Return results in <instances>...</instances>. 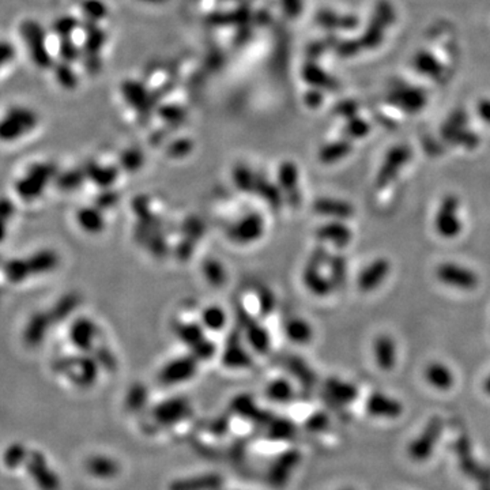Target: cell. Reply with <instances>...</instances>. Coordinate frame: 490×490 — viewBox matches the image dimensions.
Segmentation results:
<instances>
[{
	"instance_id": "10",
	"label": "cell",
	"mask_w": 490,
	"mask_h": 490,
	"mask_svg": "<svg viewBox=\"0 0 490 490\" xmlns=\"http://www.w3.org/2000/svg\"><path fill=\"white\" fill-rule=\"evenodd\" d=\"M237 316L244 329L245 339L249 346L260 354H265L271 346V339L267 329L260 326L252 316H249L244 309H239Z\"/></svg>"
},
{
	"instance_id": "6",
	"label": "cell",
	"mask_w": 490,
	"mask_h": 490,
	"mask_svg": "<svg viewBox=\"0 0 490 490\" xmlns=\"http://www.w3.org/2000/svg\"><path fill=\"white\" fill-rule=\"evenodd\" d=\"M436 277L441 284L459 290H474L479 282L478 275L472 270L448 262L437 265Z\"/></svg>"
},
{
	"instance_id": "61",
	"label": "cell",
	"mask_w": 490,
	"mask_h": 490,
	"mask_svg": "<svg viewBox=\"0 0 490 490\" xmlns=\"http://www.w3.org/2000/svg\"><path fill=\"white\" fill-rule=\"evenodd\" d=\"M4 233H6V226H4L3 218H0V241H1V239L4 237Z\"/></svg>"
},
{
	"instance_id": "59",
	"label": "cell",
	"mask_w": 490,
	"mask_h": 490,
	"mask_svg": "<svg viewBox=\"0 0 490 490\" xmlns=\"http://www.w3.org/2000/svg\"><path fill=\"white\" fill-rule=\"evenodd\" d=\"M322 102V94L318 90L306 93V103L308 106H318Z\"/></svg>"
},
{
	"instance_id": "38",
	"label": "cell",
	"mask_w": 490,
	"mask_h": 490,
	"mask_svg": "<svg viewBox=\"0 0 490 490\" xmlns=\"http://www.w3.org/2000/svg\"><path fill=\"white\" fill-rule=\"evenodd\" d=\"M82 11L92 22H99L108 15V7L102 0H82Z\"/></svg>"
},
{
	"instance_id": "1",
	"label": "cell",
	"mask_w": 490,
	"mask_h": 490,
	"mask_svg": "<svg viewBox=\"0 0 490 490\" xmlns=\"http://www.w3.org/2000/svg\"><path fill=\"white\" fill-rule=\"evenodd\" d=\"M39 124L34 111L25 106L10 108L0 119V141L13 142L32 132Z\"/></svg>"
},
{
	"instance_id": "55",
	"label": "cell",
	"mask_w": 490,
	"mask_h": 490,
	"mask_svg": "<svg viewBox=\"0 0 490 490\" xmlns=\"http://www.w3.org/2000/svg\"><path fill=\"white\" fill-rule=\"evenodd\" d=\"M270 394L274 398H284V399H286L290 395V387H289L287 383H285V380L284 382L282 380H277L275 383L271 384Z\"/></svg>"
},
{
	"instance_id": "51",
	"label": "cell",
	"mask_w": 490,
	"mask_h": 490,
	"mask_svg": "<svg viewBox=\"0 0 490 490\" xmlns=\"http://www.w3.org/2000/svg\"><path fill=\"white\" fill-rule=\"evenodd\" d=\"M275 306V299L274 294L268 289H262L259 293V308L263 315H268L270 312L274 310Z\"/></svg>"
},
{
	"instance_id": "30",
	"label": "cell",
	"mask_w": 490,
	"mask_h": 490,
	"mask_svg": "<svg viewBox=\"0 0 490 490\" xmlns=\"http://www.w3.org/2000/svg\"><path fill=\"white\" fill-rule=\"evenodd\" d=\"M203 328L204 327L196 323H179L175 327V332L184 345H187L189 348H194L206 338Z\"/></svg>"
},
{
	"instance_id": "17",
	"label": "cell",
	"mask_w": 490,
	"mask_h": 490,
	"mask_svg": "<svg viewBox=\"0 0 490 490\" xmlns=\"http://www.w3.org/2000/svg\"><path fill=\"white\" fill-rule=\"evenodd\" d=\"M196 358L194 356L179 357L168 363L163 369V380L165 383H182L183 380L189 379L196 369Z\"/></svg>"
},
{
	"instance_id": "2",
	"label": "cell",
	"mask_w": 490,
	"mask_h": 490,
	"mask_svg": "<svg viewBox=\"0 0 490 490\" xmlns=\"http://www.w3.org/2000/svg\"><path fill=\"white\" fill-rule=\"evenodd\" d=\"M20 37L25 41L32 61L41 68L52 67V58L46 46V33L37 20H23L20 26Z\"/></svg>"
},
{
	"instance_id": "31",
	"label": "cell",
	"mask_w": 490,
	"mask_h": 490,
	"mask_svg": "<svg viewBox=\"0 0 490 490\" xmlns=\"http://www.w3.org/2000/svg\"><path fill=\"white\" fill-rule=\"evenodd\" d=\"M84 173L100 187H111L118 179V169L115 166H101L94 163L87 165Z\"/></svg>"
},
{
	"instance_id": "20",
	"label": "cell",
	"mask_w": 490,
	"mask_h": 490,
	"mask_svg": "<svg viewBox=\"0 0 490 490\" xmlns=\"http://www.w3.org/2000/svg\"><path fill=\"white\" fill-rule=\"evenodd\" d=\"M373 353H375V360L376 364L383 370H391L396 365V358H398V350L394 338L389 335H380L375 341L373 345Z\"/></svg>"
},
{
	"instance_id": "40",
	"label": "cell",
	"mask_w": 490,
	"mask_h": 490,
	"mask_svg": "<svg viewBox=\"0 0 490 490\" xmlns=\"http://www.w3.org/2000/svg\"><path fill=\"white\" fill-rule=\"evenodd\" d=\"M120 163L125 170L137 172L142 168L144 157H143V153L141 150L132 147V149H127L122 151Z\"/></svg>"
},
{
	"instance_id": "35",
	"label": "cell",
	"mask_w": 490,
	"mask_h": 490,
	"mask_svg": "<svg viewBox=\"0 0 490 490\" xmlns=\"http://www.w3.org/2000/svg\"><path fill=\"white\" fill-rule=\"evenodd\" d=\"M202 326L210 331H221L226 325V313L221 306H210L204 308L201 315Z\"/></svg>"
},
{
	"instance_id": "45",
	"label": "cell",
	"mask_w": 490,
	"mask_h": 490,
	"mask_svg": "<svg viewBox=\"0 0 490 490\" xmlns=\"http://www.w3.org/2000/svg\"><path fill=\"white\" fill-rule=\"evenodd\" d=\"M59 55H61V61L71 64L73 61L80 59L81 49L78 48V45L73 41L71 37H65V39H61Z\"/></svg>"
},
{
	"instance_id": "47",
	"label": "cell",
	"mask_w": 490,
	"mask_h": 490,
	"mask_svg": "<svg viewBox=\"0 0 490 490\" xmlns=\"http://www.w3.org/2000/svg\"><path fill=\"white\" fill-rule=\"evenodd\" d=\"M289 367L291 369L293 373H297V375L300 376V379H301L304 383H313L315 375H313L312 369L308 367L301 358H299V357H291V358L289 360Z\"/></svg>"
},
{
	"instance_id": "11",
	"label": "cell",
	"mask_w": 490,
	"mask_h": 490,
	"mask_svg": "<svg viewBox=\"0 0 490 490\" xmlns=\"http://www.w3.org/2000/svg\"><path fill=\"white\" fill-rule=\"evenodd\" d=\"M120 90L125 102L131 108H134L141 116H146L151 111L153 100L142 82L125 80L122 81Z\"/></svg>"
},
{
	"instance_id": "49",
	"label": "cell",
	"mask_w": 490,
	"mask_h": 490,
	"mask_svg": "<svg viewBox=\"0 0 490 490\" xmlns=\"http://www.w3.org/2000/svg\"><path fill=\"white\" fill-rule=\"evenodd\" d=\"M329 253L327 252L326 248L323 245H319L318 248H315L309 256L308 265H316V267H323L328 265L329 262Z\"/></svg>"
},
{
	"instance_id": "4",
	"label": "cell",
	"mask_w": 490,
	"mask_h": 490,
	"mask_svg": "<svg viewBox=\"0 0 490 490\" xmlns=\"http://www.w3.org/2000/svg\"><path fill=\"white\" fill-rule=\"evenodd\" d=\"M444 429V421L441 417L434 415L428 421L421 434L413 440L408 446V456L414 462H425L432 455L434 446L439 443Z\"/></svg>"
},
{
	"instance_id": "44",
	"label": "cell",
	"mask_w": 490,
	"mask_h": 490,
	"mask_svg": "<svg viewBox=\"0 0 490 490\" xmlns=\"http://www.w3.org/2000/svg\"><path fill=\"white\" fill-rule=\"evenodd\" d=\"M6 274L10 281L20 282L23 281L29 274H32L27 260H13L6 267Z\"/></svg>"
},
{
	"instance_id": "41",
	"label": "cell",
	"mask_w": 490,
	"mask_h": 490,
	"mask_svg": "<svg viewBox=\"0 0 490 490\" xmlns=\"http://www.w3.org/2000/svg\"><path fill=\"white\" fill-rule=\"evenodd\" d=\"M303 80L313 86H328L329 78L318 65L308 63L303 67Z\"/></svg>"
},
{
	"instance_id": "24",
	"label": "cell",
	"mask_w": 490,
	"mask_h": 490,
	"mask_svg": "<svg viewBox=\"0 0 490 490\" xmlns=\"http://www.w3.org/2000/svg\"><path fill=\"white\" fill-rule=\"evenodd\" d=\"M252 14L246 7H240L234 11H227V13H213L207 17V22L213 26H243L248 25L251 22Z\"/></svg>"
},
{
	"instance_id": "5",
	"label": "cell",
	"mask_w": 490,
	"mask_h": 490,
	"mask_svg": "<svg viewBox=\"0 0 490 490\" xmlns=\"http://www.w3.org/2000/svg\"><path fill=\"white\" fill-rule=\"evenodd\" d=\"M265 229L263 217L258 213H251L232 225L227 229V236L236 244H253L263 237Z\"/></svg>"
},
{
	"instance_id": "16",
	"label": "cell",
	"mask_w": 490,
	"mask_h": 490,
	"mask_svg": "<svg viewBox=\"0 0 490 490\" xmlns=\"http://www.w3.org/2000/svg\"><path fill=\"white\" fill-rule=\"evenodd\" d=\"M313 211L331 220L345 221L354 215V207L351 204L335 198H319L313 202Z\"/></svg>"
},
{
	"instance_id": "3",
	"label": "cell",
	"mask_w": 490,
	"mask_h": 490,
	"mask_svg": "<svg viewBox=\"0 0 490 490\" xmlns=\"http://www.w3.org/2000/svg\"><path fill=\"white\" fill-rule=\"evenodd\" d=\"M460 201L456 195H446L434 218V229L444 239H455L460 234L463 224L459 215Z\"/></svg>"
},
{
	"instance_id": "54",
	"label": "cell",
	"mask_w": 490,
	"mask_h": 490,
	"mask_svg": "<svg viewBox=\"0 0 490 490\" xmlns=\"http://www.w3.org/2000/svg\"><path fill=\"white\" fill-rule=\"evenodd\" d=\"M184 229H187V234L192 233V240L195 241L203 233V224L198 218H189L184 222Z\"/></svg>"
},
{
	"instance_id": "34",
	"label": "cell",
	"mask_w": 490,
	"mask_h": 490,
	"mask_svg": "<svg viewBox=\"0 0 490 490\" xmlns=\"http://www.w3.org/2000/svg\"><path fill=\"white\" fill-rule=\"evenodd\" d=\"M329 279L334 285V289H341L346 284L347 262L344 255H334L329 258Z\"/></svg>"
},
{
	"instance_id": "27",
	"label": "cell",
	"mask_w": 490,
	"mask_h": 490,
	"mask_svg": "<svg viewBox=\"0 0 490 490\" xmlns=\"http://www.w3.org/2000/svg\"><path fill=\"white\" fill-rule=\"evenodd\" d=\"M326 391L335 402L342 405H347L357 398L356 386L339 379H329L326 383Z\"/></svg>"
},
{
	"instance_id": "37",
	"label": "cell",
	"mask_w": 490,
	"mask_h": 490,
	"mask_svg": "<svg viewBox=\"0 0 490 490\" xmlns=\"http://www.w3.org/2000/svg\"><path fill=\"white\" fill-rule=\"evenodd\" d=\"M54 70H55V78H56V81H58V83L61 84L63 89H65V90L77 89V86H78V75L75 74V71L73 70L70 63L61 61V63L55 64Z\"/></svg>"
},
{
	"instance_id": "43",
	"label": "cell",
	"mask_w": 490,
	"mask_h": 490,
	"mask_svg": "<svg viewBox=\"0 0 490 490\" xmlns=\"http://www.w3.org/2000/svg\"><path fill=\"white\" fill-rule=\"evenodd\" d=\"M48 328V322H46V318L42 316V315H39L37 318H34L30 325L27 327V331H26V339L30 342V344H39L42 337L45 335V331Z\"/></svg>"
},
{
	"instance_id": "13",
	"label": "cell",
	"mask_w": 490,
	"mask_h": 490,
	"mask_svg": "<svg viewBox=\"0 0 490 490\" xmlns=\"http://www.w3.org/2000/svg\"><path fill=\"white\" fill-rule=\"evenodd\" d=\"M367 411L372 417L395 420L402 415L403 405L382 392H373L367 396Z\"/></svg>"
},
{
	"instance_id": "7",
	"label": "cell",
	"mask_w": 490,
	"mask_h": 490,
	"mask_svg": "<svg viewBox=\"0 0 490 490\" xmlns=\"http://www.w3.org/2000/svg\"><path fill=\"white\" fill-rule=\"evenodd\" d=\"M410 157L411 153L406 146H396L391 149L376 175V188L384 189L388 184L392 183L398 177L401 169L408 163Z\"/></svg>"
},
{
	"instance_id": "32",
	"label": "cell",
	"mask_w": 490,
	"mask_h": 490,
	"mask_svg": "<svg viewBox=\"0 0 490 490\" xmlns=\"http://www.w3.org/2000/svg\"><path fill=\"white\" fill-rule=\"evenodd\" d=\"M256 179H258V175L253 173V170L244 163H239L233 169V183L241 192H246V194L255 192Z\"/></svg>"
},
{
	"instance_id": "19",
	"label": "cell",
	"mask_w": 490,
	"mask_h": 490,
	"mask_svg": "<svg viewBox=\"0 0 490 490\" xmlns=\"http://www.w3.org/2000/svg\"><path fill=\"white\" fill-rule=\"evenodd\" d=\"M320 270V267L306 263V267L303 271V282L313 296L327 297L334 290V285L329 277L323 275Z\"/></svg>"
},
{
	"instance_id": "62",
	"label": "cell",
	"mask_w": 490,
	"mask_h": 490,
	"mask_svg": "<svg viewBox=\"0 0 490 490\" xmlns=\"http://www.w3.org/2000/svg\"><path fill=\"white\" fill-rule=\"evenodd\" d=\"M143 3H149V4H163L166 0H139Z\"/></svg>"
},
{
	"instance_id": "52",
	"label": "cell",
	"mask_w": 490,
	"mask_h": 490,
	"mask_svg": "<svg viewBox=\"0 0 490 490\" xmlns=\"http://www.w3.org/2000/svg\"><path fill=\"white\" fill-rule=\"evenodd\" d=\"M367 132V125L361 120H351L346 127V134L351 138L364 137Z\"/></svg>"
},
{
	"instance_id": "56",
	"label": "cell",
	"mask_w": 490,
	"mask_h": 490,
	"mask_svg": "<svg viewBox=\"0 0 490 490\" xmlns=\"http://www.w3.org/2000/svg\"><path fill=\"white\" fill-rule=\"evenodd\" d=\"M102 61L100 55L96 56H84V68L92 75H96L101 71Z\"/></svg>"
},
{
	"instance_id": "57",
	"label": "cell",
	"mask_w": 490,
	"mask_h": 490,
	"mask_svg": "<svg viewBox=\"0 0 490 490\" xmlns=\"http://www.w3.org/2000/svg\"><path fill=\"white\" fill-rule=\"evenodd\" d=\"M118 199H119V196H118V194L116 192H113V191H106V192H103L101 196L99 198V201H97V204H99V207L100 208H111V207H113L115 204L118 203Z\"/></svg>"
},
{
	"instance_id": "14",
	"label": "cell",
	"mask_w": 490,
	"mask_h": 490,
	"mask_svg": "<svg viewBox=\"0 0 490 490\" xmlns=\"http://www.w3.org/2000/svg\"><path fill=\"white\" fill-rule=\"evenodd\" d=\"M315 234L320 243H328V244H332L337 248H345L350 244V241L353 239V233H351L350 227L338 220L320 225L316 229Z\"/></svg>"
},
{
	"instance_id": "50",
	"label": "cell",
	"mask_w": 490,
	"mask_h": 490,
	"mask_svg": "<svg viewBox=\"0 0 490 490\" xmlns=\"http://www.w3.org/2000/svg\"><path fill=\"white\" fill-rule=\"evenodd\" d=\"M15 58V46L8 41L0 40V70Z\"/></svg>"
},
{
	"instance_id": "36",
	"label": "cell",
	"mask_w": 490,
	"mask_h": 490,
	"mask_svg": "<svg viewBox=\"0 0 490 490\" xmlns=\"http://www.w3.org/2000/svg\"><path fill=\"white\" fill-rule=\"evenodd\" d=\"M204 278L206 281L214 287H221L226 282V271L224 265L220 263V260L215 259H206L202 265Z\"/></svg>"
},
{
	"instance_id": "60",
	"label": "cell",
	"mask_w": 490,
	"mask_h": 490,
	"mask_svg": "<svg viewBox=\"0 0 490 490\" xmlns=\"http://www.w3.org/2000/svg\"><path fill=\"white\" fill-rule=\"evenodd\" d=\"M484 391H485L486 395H489L490 396V375L485 379V382H484Z\"/></svg>"
},
{
	"instance_id": "53",
	"label": "cell",
	"mask_w": 490,
	"mask_h": 490,
	"mask_svg": "<svg viewBox=\"0 0 490 490\" xmlns=\"http://www.w3.org/2000/svg\"><path fill=\"white\" fill-rule=\"evenodd\" d=\"M282 8L290 18H296L301 14L303 10V1L301 0H281Z\"/></svg>"
},
{
	"instance_id": "33",
	"label": "cell",
	"mask_w": 490,
	"mask_h": 490,
	"mask_svg": "<svg viewBox=\"0 0 490 490\" xmlns=\"http://www.w3.org/2000/svg\"><path fill=\"white\" fill-rule=\"evenodd\" d=\"M27 263L32 274H44L52 271L58 265L59 258L52 251H41L34 256H32V259H29Z\"/></svg>"
},
{
	"instance_id": "63",
	"label": "cell",
	"mask_w": 490,
	"mask_h": 490,
	"mask_svg": "<svg viewBox=\"0 0 490 490\" xmlns=\"http://www.w3.org/2000/svg\"><path fill=\"white\" fill-rule=\"evenodd\" d=\"M229 1H233V0H229Z\"/></svg>"
},
{
	"instance_id": "18",
	"label": "cell",
	"mask_w": 490,
	"mask_h": 490,
	"mask_svg": "<svg viewBox=\"0 0 490 490\" xmlns=\"http://www.w3.org/2000/svg\"><path fill=\"white\" fill-rule=\"evenodd\" d=\"M222 361L227 367H246L252 364L251 356L240 341V334L233 332L227 339Z\"/></svg>"
},
{
	"instance_id": "26",
	"label": "cell",
	"mask_w": 490,
	"mask_h": 490,
	"mask_svg": "<svg viewBox=\"0 0 490 490\" xmlns=\"http://www.w3.org/2000/svg\"><path fill=\"white\" fill-rule=\"evenodd\" d=\"M255 194L260 195V198L265 203L270 204L271 208H279L284 203V194L281 188L274 183H271L265 176L258 175Z\"/></svg>"
},
{
	"instance_id": "12",
	"label": "cell",
	"mask_w": 490,
	"mask_h": 490,
	"mask_svg": "<svg viewBox=\"0 0 490 490\" xmlns=\"http://www.w3.org/2000/svg\"><path fill=\"white\" fill-rule=\"evenodd\" d=\"M389 270H391V265H389L388 259L386 258L375 259L360 272V275L357 278L358 289L364 293L376 290L387 279Z\"/></svg>"
},
{
	"instance_id": "22",
	"label": "cell",
	"mask_w": 490,
	"mask_h": 490,
	"mask_svg": "<svg viewBox=\"0 0 490 490\" xmlns=\"http://www.w3.org/2000/svg\"><path fill=\"white\" fill-rule=\"evenodd\" d=\"M425 379L432 387L447 391L453 387L455 376L452 370L443 363H432L425 369Z\"/></svg>"
},
{
	"instance_id": "29",
	"label": "cell",
	"mask_w": 490,
	"mask_h": 490,
	"mask_svg": "<svg viewBox=\"0 0 490 490\" xmlns=\"http://www.w3.org/2000/svg\"><path fill=\"white\" fill-rule=\"evenodd\" d=\"M351 151V144L348 141H335L323 146L319 151V160L325 165L338 163L345 158Z\"/></svg>"
},
{
	"instance_id": "8",
	"label": "cell",
	"mask_w": 490,
	"mask_h": 490,
	"mask_svg": "<svg viewBox=\"0 0 490 490\" xmlns=\"http://www.w3.org/2000/svg\"><path fill=\"white\" fill-rule=\"evenodd\" d=\"M278 187L281 188L286 202L299 207L301 203L300 192V172L297 165L291 161H285L279 165L278 169Z\"/></svg>"
},
{
	"instance_id": "23",
	"label": "cell",
	"mask_w": 490,
	"mask_h": 490,
	"mask_svg": "<svg viewBox=\"0 0 490 490\" xmlns=\"http://www.w3.org/2000/svg\"><path fill=\"white\" fill-rule=\"evenodd\" d=\"M287 339L296 345H308L313 339V328L303 318H291L286 322Z\"/></svg>"
},
{
	"instance_id": "48",
	"label": "cell",
	"mask_w": 490,
	"mask_h": 490,
	"mask_svg": "<svg viewBox=\"0 0 490 490\" xmlns=\"http://www.w3.org/2000/svg\"><path fill=\"white\" fill-rule=\"evenodd\" d=\"M191 350H192L194 357H195L196 360H207V358H210V357L214 354L215 346H214V344H213L211 341H208L207 338H204L201 344H198L196 346L194 347V348H191Z\"/></svg>"
},
{
	"instance_id": "21",
	"label": "cell",
	"mask_w": 490,
	"mask_h": 490,
	"mask_svg": "<svg viewBox=\"0 0 490 490\" xmlns=\"http://www.w3.org/2000/svg\"><path fill=\"white\" fill-rule=\"evenodd\" d=\"M97 334H99L97 326L92 320L84 318L78 319L73 325L70 331L73 344L81 350H92Z\"/></svg>"
},
{
	"instance_id": "46",
	"label": "cell",
	"mask_w": 490,
	"mask_h": 490,
	"mask_svg": "<svg viewBox=\"0 0 490 490\" xmlns=\"http://www.w3.org/2000/svg\"><path fill=\"white\" fill-rule=\"evenodd\" d=\"M192 147H194V143L191 139L180 138L170 143L166 151H168V156L172 158H183L192 151Z\"/></svg>"
},
{
	"instance_id": "15",
	"label": "cell",
	"mask_w": 490,
	"mask_h": 490,
	"mask_svg": "<svg viewBox=\"0 0 490 490\" xmlns=\"http://www.w3.org/2000/svg\"><path fill=\"white\" fill-rule=\"evenodd\" d=\"M453 451L458 456V462H459V469L462 470V472L465 475H467L470 478H477L479 475V472L484 469L485 465L479 463L471 448V441L466 434L459 436L455 443H453Z\"/></svg>"
},
{
	"instance_id": "28",
	"label": "cell",
	"mask_w": 490,
	"mask_h": 490,
	"mask_svg": "<svg viewBox=\"0 0 490 490\" xmlns=\"http://www.w3.org/2000/svg\"><path fill=\"white\" fill-rule=\"evenodd\" d=\"M105 41H106L105 32L96 25V22L89 20V23L86 25V40L83 45V52H84L83 56L100 55Z\"/></svg>"
},
{
	"instance_id": "9",
	"label": "cell",
	"mask_w": 490,
	"mask_h": 490,
	"mask_svg": "<svg viewBox=\"0 0 490 490\" xmlns=\"http://www.w3.org/2000/svg\"><path fill=\"white\" fill-rule=\"evenodd\" d=\"M54 173H55V168L51 163L34 165L29 170L27 176L23 180H20V183L18 184V192L20 196L33 199L37 195H40L41 191L45 188V185L54 176Z\"/></svg>"
},
{
	"instance_id": "42",
	"label": "cell",
	"mask_w": 490,
	"mask_h": 490,
	"mask_svg": "<svg viewBox=\"0 0 490 490\" xmlns=\"http://www.w3.org/2000/svg\"><path fill=\"white\" fill-rule=\"evenodd\" d=\"M80 27V20L71 15H64L61 17L59 20H55L52 25L54 32L61 36V39L65 37H71V34Z\"/></svg>"
},
{
	"instance_id": "25",
	"label": "cell",
	"mask_w": 490,
	"mask_h": 490,
	"mask_svg": "<svg viewBox=\"0 0 490 490\" xmlns=\"http://www.w3.org/2000/svg\"><path fill=\"white\" fill-rule=\"evenodd\" d=\"M78 224L89 234H99L105 227V220L102 210L99 206L84 207L78 213Z\"/></svg>"
},
{
	"instance_id": "58",
	"label": "cell",
	"mask_w": 490,
	"mask_h": 490,
	"mask_svg": "<svg viewBox=\"0 0 490 490\" xmlns=\"http://www.w3.org/2000/svg\"><path fill=\"white\" fill-rule=\"evenodd\" d=\"M475 481L478 484V490H490V466L485 465Z\"/></svg>"
},
{
	"instance_id": "39",
	"label": "cell",
	"mask_w": 490,
	"mask_h": 490,
	"mask_svg": "<svg viewBox=\"0 0 490 490\" xmlns=\"http://www.w3.org/2000/svg\"><path fill=\"white\" fill-rule=\"evenodd\" d=\"M158 115L165 122L170 124H179L187 118V111L177 103H166L158 108Z\"/></svg>"
}]
</instances>
